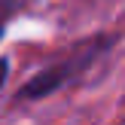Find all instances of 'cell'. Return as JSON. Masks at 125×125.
<instances>
[{"instance_id":"3957f363","label":"cell","mask_w":125,"mask_h":125,"mask_svg":"<svg viewBox=\"0 0 125 125\" xmlns=\"http://www.w3.org/2000/svg\"><path fill=\"white\" fill-rule=\"evenodd\" d=\"M6 76H9V61H6V58H0V89L6 85Z\"/></svg>"},{"instance_id":"6da1fadb","label":"cell","mask_w":125,"mask_h":125,"mask_svg":"<svg viewBox=\"0 0 125 125\" xmlns=\"http://www.w3.org/2000/svg\"><path fill=\"white\" fill-rule=\"evenodd\" d=\"M113 43H116V37H107V34H95V37H89V40L76 43L67 55H61L58 61H52V64L43 67L40 73H34L12 98H15L18 104L43 101V98H49V95H55V92L67 89V85L79 83V79L95 67V61L110 52Z\"/></svg>"},{"instance_id":"7a4b0ae2","label":"cell","mask_w":125,"mask_h":125,"mask_svg":"<svg viewBox=\"0 0 125 125\" xmlns=\"http://www.w3.org/2000/svg\"><path fill=\"white\" fill-rule=\"evenodd\" d=\"M24 0H0V40H3V31H6V21L21 9Z\"/></svg>"}]
</instances>
